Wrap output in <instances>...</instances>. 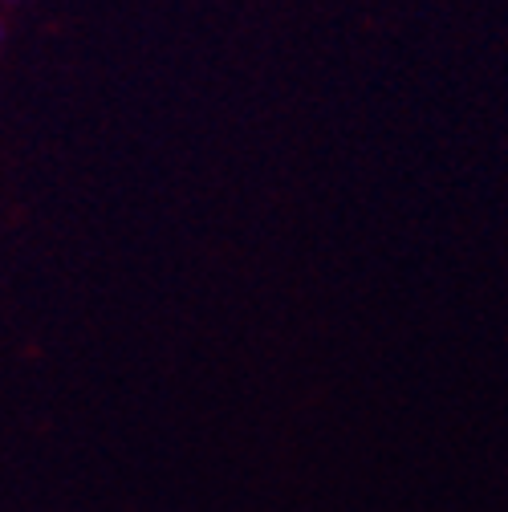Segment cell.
Returning <instances> with one entry per match:
<instances>
[{"mask_svg": "<svg viewBox=\"0 0 508 512\" xmlns=\"http://www.w3.org/2000/svg\"><path fill=\"white\" fill-rule=\"evenodd\" d=\"M0 41H5V21H0Z\"/></svg>", "mask_w": 508, "mask_h": 512, "instance_id": "1", "label": "cell"}, {"mask_svg": "<svg viewBox=\"0 0 508 512\" xmlns=\"http://www.w3.org/2000/svg\"><path fill=\"white\" fill-rule=\"evenodd\" d=\"M5 5H21V0H5Z\"/></svg>", "mask_w": 508, "mask_h": 512, "instance_id": "2", "label": "cell"}]
</instances>
